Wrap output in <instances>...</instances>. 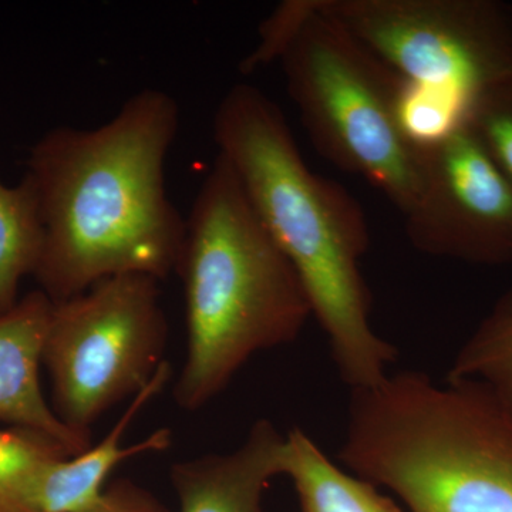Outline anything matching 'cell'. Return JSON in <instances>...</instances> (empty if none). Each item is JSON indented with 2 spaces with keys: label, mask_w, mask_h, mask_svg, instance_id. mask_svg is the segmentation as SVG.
<instances>
[{
  "label": "cell",
  "mask_w": 512,
  "mask_h": 512,
  "mask_svg": "<svg viewBox=\"0 0 512 512\" xmlns=\"http://www.w3.org/2000/svg\"><path fill=\"white\" fill-rule=\"evenodd\" d=\"M282 476L292 481L301 512H402L377 485L330 461L301 427L286 433Z\"/></svg>",
  "instance_id": "obj_12"
},
{
  "label": "cell",
  "mask_w": 512,
  "mask_h": 512,
  "mask_svg": "<svg viewBox=\"0 0 512 512\" xmlns=\"http://www.w3.org/2000/svg\"><path fill=\"white\" fill-rule=\"evenodd\" d=\"M42 249L35 184L26 174L15 187L0 181V315L19 302L20 281L35 275Z\"/></svg>",
  "instance_id": "obj_13"
},
{
  "label": "cell",
  "mask_w": 512,
  "mask_h": 512,
  "mask_svg": "<svg viewBox=\"0 0 512 512\" xmlns=\"http://www.w3.org/2000/svg\"><path fill=\"white\" fill-rule=\"evenodd\" d=\"M466 126L512 185V73L474 97Z\"/></svg>",
  "instance_id": "obj_16"
},
{
  "label": "cell",
  "mask_w": 512,
  "mask_h": 512,
  "mask_svg": "<svg viewBox=\"0 0 512 512\" xmlns=\"http://www.w3.org/2000/svg\"><path fill=\"white\" fill-rule=\"evenodd\" d=\"M158 282L148 275L110 276L53 302L42 363L52 409L70 430L92 437L93 424L143 392L167 362Z\"/></svg>",
  "instance_id": "obj_6"
},
{
  "label": "cell",
  "mask_w": 512,
  "mask_h": 512,
  "mask_svg": "<svg viewBox=\"0 0 512 512\" xmlns=\"http://www.w3.org/2000/svg\"><path fill=\"white\" fill-rule=\"evenodd\" d=\"M214 140L298 272L343 382L350 390L379 383L399 352L370 323L360 271L370 235L359 202L313 173L278 104L252 84H235L218 104Z\"/></svg>",
  "instance_id": "obj_2"
},
{
  "label": "cell",
  "mask_w": 512,
  "mask_h": 512,
  "mask_svg": "<svg viewBox=\"0 0 512 512\" xmlns=\"http://www.w3.org/2000/svg\"><path fill=\"white\" fill-rule=\"evenodd\" d=\"M407 82L466 107L512 73V6L497 0H316Z\"/></svg>",
  "instance_id": "obj_7"
},
{
  "label": "cell",
  "mask_w": 512,
  "mask_h": 512,
  "mask_svg": "<svg viewBox=\"0 0 512 512\" xmlns=\"http://www.w3.org/2000/svg\"><path fill=\"white\" fill-rule=\"evenodd\" d=\"M52 308V299L39 289L0 315V423L39 431L77 456L92 446V437L63 424L40 386Z\"/></svg>",
  "instance_id": "obj_9"
},
{
  "label": "cell",
  "mask_w": 512,
  "mask_h": 512,
  "mask_svg": "<svg viewBox=\"0 0 512 512\" xmlns=\"http://www.w3.org/2000/svg\"><path fill=\"white\" fill-rule=\"evenodd\" d=\"M303 10L305 0H286L262 22L258 45L239 64L242 73H254L266 64L279 60L301 22Z\"/></svg>",
  "instance_id": "obj_17"
},
{
  "label": "cell",
  "mask_w": 512,
  "mask_h": 512,
  "mask_svg": "<svg viewBox=\"0 0 512 512\" xmlns=\"http://www.w3.org/2000/svg\"><path fill=\"white\" fill-rule=\"evenodd\" d=\"M288 92L320 156L375 185L403 215L419 197L423 154L402 123L407 80L305 0L279 57Z\"/></svg>",
  "instance_id": "obj_5"
},
{
  "label": "cell",
  "mask_w": 512,
  "mask_h": 512,
  "mask_svg": "<svg viewBox=\"0 0 512 512\" xmlns=\"http://www.w3.org/2000/svg\"><path fill=\"white\" fill-rule=\"evenodd\" d=\"M338 458L412 512H512V412L473 380L400 370L352 390Z\"/></svg>",
  "instance_id": "obj_4"
},
{
  "label": "cell",
  "mask_w": 512,
  "mask_h": 512,
  "mask_svg": "<svg viewBox=\"0 0 512 512\" xmlns=\"http://www.w3.org/2000/svg\"><path fill=\"white\" fill-rule=\"evenodd\" d=\"M419 197L406 232L423 254L478 265L512 262V185L470 128L421 147Z\"/></svg>",
  "instance_id": "obj_8"
},
{
  "label": "cell",
  "mask_w": 512,
  "mask_h": 512,
  "mask_svg": "<svg viewBox=\"0 0 512 512\" xmlns=\"http://www.w3.org/2000/svg\"><path fill=\"white\" fill-rule=\"evenodd\" d=\"M447 380H473L512 412V288L471 333Z\"/></svg>",
  "instance_id": "obj_14"
},
{
  "label": "cell",
  "mask_w": 512,
  "mask_h": 512,
  "mask_svg": "<svg viewBox=\"0 0 512 512\" xmlns=\"http://www.w3.org/2000/svg\"><path fill=\"white\" fill-rule=\"evenodd\" d=\"M67 457L63 444L39 431L0 430V512H37L47 470Z\"/></svg>",
  "instance_id": "obj_15"
},
{
  "label": "cell",
  "mask_w": 512,
  "mask_h": 512,
  "mask_svg": "<svg viewBox=\"0 0 512 512\" xmlns=\"http://www.w3.org/2000/svg\"><path fill=\"white\" fill-rule=\"evenodd\" d=\"M285 444L286 434L259 419L235 450L177 461L170 480L180 512H264L266 488L284 471Z\"/></svg>",
  "instance_id": "obj_10"
},
{
  "label": "cell",
  "mask_w": 512,
  "mask_h": 512,
  "mask_svg": "<svg viewBox=\"0 0 512 512\" xmlns=\"http://www.w3.org/2000/svg\"><path fill=\"white\" fill-rule=\"evenodd\" d=\"M173 376L168 362L158 369L150 384L130 400L109 433L83 453L57 461L40 485L37 512H84L94 507L109 485L113 471L128 458L160 453L173 444V431L164 427L146 439L124 446L123 437L138 413L163 392Z\"/></svg>",
  "instance_id": "obj_11"
},
{
  "label": "cell",
  "mask_w": 512,
  "mask_h": 512,
  "mask_svg": "<svg viewBox=\"0 0 512 512\" xmlns=\"http://www.w3.org/2000/svg\"><path fill=\"white\" fill-rule=\"evenodd\" d=\"M180 126L170 94L146 89L96 128L56 127L30 150L43 249L35 278L53 302L110 276L175 272L185 220L164 164Z\"/></svg>",
  "instance_id": "obj_1"
},
{
  "label": "cell",
  "mask_w": 512,
  "mask_h": 512,
  "mask_svg": "<svg viewBox=\"0 0 512 512\" xmlns=\"http://www.w3.org/2000/svg\"><path fill=\"white\" fill-rule=\"evenodd\" d=\"M84 512H170L146 488L130 480H117L107 485L103 498Z\"/></svg>",
  "instance_id": "obj_18"
},
{
  "label": "cell",
  "mask_w": 512,
  "mask_h": 512,
  "mask_svg": "<svg viewBox=\"0 0 512 512\" xmlns=\"http://www.w3.org/2000/svg\"><path fill=\"white\" fill-rule=\"evenodd\" d=\"M175 274L187 356L174 399L185 412L207 406L256 353L295 342L312 316L298 272L220 154L185 220Z\"/></svg>",
  "instance_id": "obj_3"
}]
</instances>
